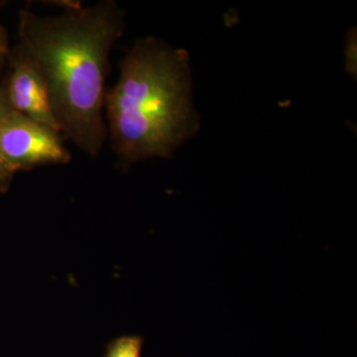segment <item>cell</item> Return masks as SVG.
<instances>
[{
	"instance_id": "cell-1",
	"label": "cell",
	"mask_w": 357,
	"mask_h": 357,
	"mask_svg": "<svg viewBox=\"0 0 357 357\" xmlns=\"http://www.w3.org/2000/svg\"><path fill=\"white\" fill-rule=\"evenodd\" d=\"M126 10L115 0L84 6L75 1L58 15L21 10L18 43L43 76L61 134L89 156L107 139L105 98L110 53L126 28Z\"/></svg>"
},
{
	"instance_id": "cell-2",
	"label": "cell",
	"mask_w": 357,
	"mask_h": 357,
	"mask_svg": "<svg viewBox=\"0 0 357 357\" xmlns=\"http://www.w3.org/2000/svg\"><path fill=\"white\" fill-rule=\"evenodd\" d=\"M105 119L121 170L172 158L199 129L188 52L152 36L136 40L119 63L116 84L107 89Z\"/></svg>"
},
{
	"instance_id": "cell-3",
	"label": "cell",
	"mask_w": 357,
	"mask_h": 357,
	"mask_svg": "<svg viewBox=\"0 0 357 357\" xmlns=\"http://www.w3.org/2000/svg\"><path fill=\"white\" fill-rule=\"evenodd\" d=\"M0 158L14 173L65 165L72 159L62 134L17 112L0 124Z\"/></svg>"
},
{
	"instance_id": "cell-4",
	"label": "cell",
	"mask_w": 357,
	"mask_h": 357,
	"mask_svg": "<svg viewBox=\"0 0 357 357\" xmlns=\"http://www.w3.org/2000/svg\"><path fill=\"white\" fill-rule=\"evenodd\" d=\"M7 65L8 75L2 86L13 112L41 122L61 133L52 109L46 83L36 65L14 48L10 50Z\"/></svg>"
},
{
	"instance_id": "cell-5",
	"label": "cell",
	"mask_w": 357,
	"mask_h": 357,
	"mask_svg": "<svg viewBox=\"0 0 357 357\" xmlns=\"http://www.w3.org/2000/svg\"><path fill=\"white\" fill-rule=\"evenodd\" d=\"M143 344L139 335H122L107 345L103 357H141Z\"/></svg>"
},
{
	"instance_id": "cell-6",
	"label": "cell",
	"mask_w": 357,
	"mask_h": 357,
	"mask_svg": "<svg viewBox=\"0 0 357 357\" xmlns=\"http://www.w3.org/2000/svg\"><path fill=\"white\" fill-rule=\"evenodd\" d=\"M356 30H351V34L349 35L347 40V49H345V55H347V68L351 69L349 72L354 75L356 73Z\"/></svg>"
},
{
	"instance_id": "cell-7",
	"label": "cell",
	"mask_w": 357,
	"mask_h": 357,
	"mask_svg": "<svg viewBox=\"0 0 357 357\" xmlns=\"http://www.w3.org/2000/svg\"><path fill=\"white\" fill-rule=\"evenodd\" d=\"M9 54H10V49H9L8 36H7L6 28L0 25V73L8 62Z\"/></svg>"
},
{
	"instance_id": "cell-8",
	"label": "cell",
	"mask_w": 357,
	"mask_h": 357,
	"mask_svg": "<svg viewBox=\"0 0 357 357\" xmlns=\"http://www.w3.org/2000/svg\"><path fill=\"white\" fill-rule=\"evenodd\" d=\"M14 173L7 167L6 164L0 158V192L8 191L13 183Z\"/></svg>"
},
{
	"instance_id": "cell-9",
	"label": "cell",
	"mask_w": 357,
	"mask_h": 357,
	"mask_svg": "<svg viewBox=\"0 0 357 357\" xmlns=\"http://www.w3.org/2000/svg\"><path fill=\"white\" fill-rule=\"evenodd\" d=\"M13 109H11L10 103H9L8 98H7L6 89L2 84H0V124L2 123L7 117L13 114Z\"/></svg>"
},
{
	"instance_id": "cell-10",
	"label": "cell",
	"mask_w": 357,
	"mask_h": 357,
	"mask_svg": "<svg viewBox=\"0 0 357 357\" xmlns=\"http://www.w3.org/2000/svg\"><path fill=\"white\" fill-rule=\"evenodd\" d=\"M8 4V2L4 1V0H0V10H1L2 8H4Z\"/></svg>"
}]
</instances>
